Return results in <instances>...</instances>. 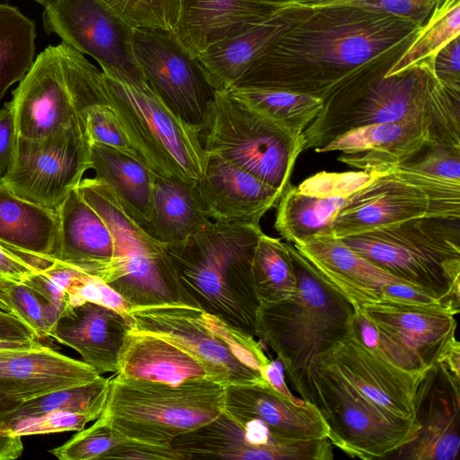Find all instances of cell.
<instances>
[{"mask_svg":"<svg viewBox=\"0 0 460 460\" xmlns=\"http://www.w3.org/2000/svg\"><path fill=\"white\" fill-rule=\"evenodd\" d=\"M429 144L460 146V130L430 118H407L351 129L318 153L340 151L342 155L337 159L350 167L386 172L412 158Z\"/></svg>","mask_w":460,"mask_h":460,"instance_id":"obj_16","label":"cell"},{"mask_svg":"<svg viewBox=\"0 0 460 460\" xmlns=\"http://www.w3.org/2000/svg\"><path fill=\"white\" fill-rule=\"evenodd\" d=\"M432 69L436 79L442 85L460 91L459 36L450 40L436 54Z\"/></svg>","mask_w":460,"mask_h":460,"instance_id":"obj_51","label":"cell"},{"mask_svg":"<svg viewBox=\"0 0 460 460\" xmlns=\"http://www.w3.org/2000/svg\"><path fill=\"white\" fill-rule=\"evenodd\" d=\"M380 173L383 172L360 170L344 172H321L305 179L296 189L302 193L320 198L348 199Z\"/></svg>","mask_w":460,"mask_h":460,"instance_id":"obj_45","label":"cell"},{"mask_svg":"<svg viewBox=\"0 0 460 460\" xmlns=\"http://www.w3.org/2000/svg\"><path fill=\"white\" fill-rule=\"evenodd\" d=\"M460 36V0H441L413 40L386 71L394 75L422 62L433 63L436 54Z\"/></svg>","mask_w":460,"mask_h":460,"instance_id":"obj_40","label":"cell"},{"mask_svg":"<svg viewBox=\"0 0 460 460\" xmlns=\"http://www.w3.org/2000/svg\"><path fill=\"white\" fill-rule=\"evenodd\" d=\"M279 7L257 0H181L175 36L197 57L210 45L240 32Z\"/></svg>","mask_w":460,"mask_h":460,"instance_id":"obj_31","label":"cell"},{"mask_svg":"<svg viewBox=\"0 0 460 460\" xmlns=\"http://www.w3.org/2000/svg\"><path fill=\"white\" fill-rule=\"evenodd\" d=\"M260 225L210 220L184 241L166 244L178 277L198 307L255 337L261 303L252 273Z\"/></svg>","mask_w":460,"mask_h":460,"instance_id":"obj_3","label":"cell"},{"mask_svg":"<svg viewBox=\"0 0 460 460\" xmlns=\"http://www.w3.org/2000/svg\"><path fill=\"white\" fill-rule=\"evenodd\" d=\"M4 105L12 111L17 136L23 138L44 137L78 120L57 46L36 57Z\"/></svg>","mask_w":460,"mask_h":460,"instance_id":"obj_20","label":"cell"},{"mask_svg":"<svg viewBox=\"0 0 460 460\" xmlns=\"http://www.w3.org/2000/svg\"><path fill=\"white\" fill-rule=\"evenodd\" d=\"M291 384L319 411L332 445L350 457L385 459L420 428L377 406L316 356Z\"/></svg>","mask_w":460,"mask_h":460,"instance_id":"obj_8","label":"cell"},{"mask_svg":"<svg viewBox=\"0 0 460 460\" xmlns=\"http://www.w3.org/2000/svg\"><path fill=\"white\" fill-rule=\"evenodd\" d=\"M392 66L365 75L324 101L304 131L305 150L318 153L351 129L407 118H430L460 130V91L442 85L432 63L385 75Z\"/></svg>","mask_w":460,"mask_h":460,"instance_id":"obj_2","label":"cell"},{"mask_svg":"<svg viewBox=\"0 0 460 460\" xmlns=\"http://www.w3.org/2000/svg\"><path fill=\"white\" fill-rule=\"evenodd\" d=\"M132 323L119 313L93 303L66 307L50 339L75 349L99 375L118 369L119 358Z\"/></svg>","mask_w":460,"mask_h":460,"instance_id":"obj_25","label":"cell"},{"mask_svg":"<svg viewBox=\"0 0 460 460\" xmlns=\"http://www.w3.org/2000/svg\"><path fill=\"white\" fill-rule=\"evenodd\" d=\"M37 271L31 263L0 244V281L23 283Z\"/></svg>","mask_w":460,"mask_h":460,"instance_id":"obj_54","label":"cell"},{"mask_svg":"<svg viewBox=\"0 0 460 460\" xmlns=\"http://www.w3.org/2000/svg\"><path fill=\"white\" fill-rule=\"evenodd\" d=\"M293 245L357 310L365 304L381 301L385 286L409 284L360 256L339 238L317 235Z\"/></svg>","mask_w":460,"mask_h":460,"instance_id":"obj_26","label":"cell"},{"mask_svg":"<svg viewBox=\"0 0 460 460\" xmlns=\"http://www.w3.org/2000/svg\"><path fill=\"white\" fill-rule=\"evenodd\" d=\"M286 243L296 270L297 290L288 299L261 304L255 336L277 354L293 383L314 357L349 334V322L357 309L318 274L292 243Z\"/></svg>","mask_w":460,"mask_h":460,"instance_id":"obj_4","label":"cell"},{"mask_svg":"<svg viewBox=\"0 0 460 460\" xmlns=\"http://www.w3.org/2000/svg\"><path fill=\"white\" fill-rule=\"evenodd\" d=\"M31 339H36V337L18 318L0 308V341Z\"/></svg>","mask_w":460,"mask_h":460,"instance_id":"obj_56","label":"cell"},{"mask_svg":"<svg viewBox=\"0 0 460 460\" xmlns=\"http://www.w3.org/2000/svg\"><path fill=\"white\" fill-rule=\"evenodd\" d=\"M259 2H262V3H267V4H275V5H278V6H280L275 3L272 2V0H257Z\"/></svg>","mask_w":460,"mask_h":460,"instance_id":"obj_61","label":"cell"},{"mask_svg":"<svg viewBox=\"0 0 460 460\" xmlns=\"http://www.w3.org/2000/svg\"><path fill=\"white\" fill-rule=\"evenodd\" d=\"M210 221L196 183L155 176L153 217L147 233L165 244L178 243Z\"/></svg>","mask_w":460,"mask_h":460,"instance_id":"obj_34","label":"cell"},{"mask_svg":"<svg viewBox=\"0 0 460 460\" xmlns=\"http://www.w3.org/2000/svg\"><path fill=\"white\" fill-rule=\"evenodd\" d=\"M307 12L305 7L281 5L267 17L199 54L197 58L213 89L227 92L234 87L251 64Z\"/></svg>","mask_w":460,"mask_h":460,"instance_id":"obj_27","label":"cell"},{"mask_svg":"<svg viewBox=\"0 0 460 460\" xmlns=\"http://www.w3.org/2000/svg\"><path fill=\"white\" fill-rule=\"evenodd\" d=\"M381 301L415 305L440 304L446 305L429 293L405 283H392L385 286L382 289Z\"/></svg>","mask_w":460,"mask_h":460,"instance_id":"obj_52","label":"cell"},{"mask_svg":"<svg viewBox=\"0 0 460 460\" xmlns=\"http://www.w3.org/2000/svg\"><path fill=\"white\" fill-rule=\"evenodd\" d=\"M0 308L18 318L36 337L50 339L59 312L24 283L0 281Z\"/></svg>","mask_w":460,"mask_h":460,"instance_id":"obj_42","label":"cell"},{"mask_svg":"<svg viewBox=\"0 0 460 460\" xmlns=\"http://www.w3.org/2000/svg\"><path fill=\"white\" fill-rule=\"evenodd\" d=\"M39 3L40 5L45 7L51 0H32Z\"/></svg>","mask_w":460,"mask_h":460,"instance_id":"obj_60","label":"cell"},{"mask_svg":"<svg viewBox=\"0 0 460 460\" xmlns=\"http://www.w3.org/2000/svg\"><path fill=\"white\" fill-rule=\"evenodd\" d=\"M199 321L226 344L239 361L261 376L270 359L266 356L254 336L233 327L202 310L199 313Z\"/></svg>","mask_w":460,"mask_h":460,"instance_id":"obj_44","label":"cell"},{"mask_svg":"<svg viewBox=\"0 0 460 460\" xmlns=\"http://www.w3.org/2000/svg\"><path fill=\"white\" fill-rule=\"evenodd\" d=\"M23 452L22 437L11 434L5 428H0V460H13Z\"/></svg>","mask_w":460,"mask_h":460,"instance_id":"obj_57","label":"cell"},{"mask_svg":"<svg viewBox=\"0 0 460 460\" xmlns=\"http://www.w3.org/2000/svg\"><path fill=\"white\" fill-rule=\"evenodd\" d=\"M136 59L155 93L181 120L201 132L215 90L197 57L171 32L137 28Z\"/></svg>","mask_w":460,"mask_h":460,"instance_id":"obj_14","label":"cell"},{"mask_svg":"<svg viewBox=\"0 0 460 460\" xmlns=\"http://www.w3.org/2000/svg\"><path fill=\"white\" fill-rule=\"evenodd\" d=\"M58 237L57 209L20 198L0 182V244L40 271L54 264Z\"/></svg>","mask_w":460,"mask_h":460,"instance_id":"obj_30","label":"cell"},{"mask_svg":"<svg viewBox=\"0 0 460 460\" xmlns=\"http://www.w3.org/2000/svg\"><path fill=\"white\" fill-rule=\"evenodd\" d=\"M115 375L171 385L190 379L215 380L200 361L181 347L135 330L126 336Z\"/></svg>","mask_w":460,"mask_h":460,"instance_id":"obj_32","label":"cell"},{"mask_svg":"<svg viewBox=\"0 0 460 460\" xmlns=\"http://www.w3.org/2000/svg\"><path fill=\"white\" fill-rule=\"evenodd\" d=\"M17 137L13 116L10 109L4 105L0 109V181L13 156Z\"/></svg>","mask_w":460,"mask_h":460,"instance_id":"obj_53","label":"cell"},{"mask_svg":"<svg viewBox=\"0 0 460 460\" xmlns=\"http://www.w3.org/2000/svg\"><path fill=\"white\" fill-rule=\"evenodd\" d=\"M399 165L442 180L460 182V146L429 144Z\"/></svg>","mask_w":460,"mask_h":460,"instance_id":"obj_47","label":"cell"},{"mask_svg":"<svg viewBox=\"0 0 460 460\" xmlns=\"http://www.w3.org/2000/svg\"><path fill=\"white\" fill-rule=\"evenodd\" d=\"M109 386L110 378L101 376L90 383L60 389L31 399L21 403L13 411L6 427L25 418L57 411L87 414L95 420L104 407Z\"/></svg>","mask_w":460,"mask_h":460,"instance_id":"obj_41","label":"cell"},{"mask_svg":"<svg viewBox=\"0 0 460 460\" xmlns=\"http://www.w3.org/2000/svg\"><path fill=\"white\" fill-rule=\"evenodd\" d=\"M21 403L0 393V428L6 427L10 415Z\"/></svg>","mask_w":460,"mask_h":460,"instance_id":"obj_58","label":"cell"},{"mask_svg":"<svg viewBox=\"0 0 460 460\" xmlns=\"http://www.w3.org/2000/svg\"><path fill=\"white\" fill-rule=\"evenodd\" d=\"M92 169L90 142L79 120L44 137H17L0 182L20 198L58 209Z\"/></svg>","mask_w":460,"mask_h":460,"instance_id":"obj_12","label":"cell"},{"mask_svg":"<svg viewBox=\"0 0 460 460\" xmlns=\"http://www.w3.org/2000/svg\"><path fill=\"white\" fill-rule=\"evenodd\" d=\"M80 273L82 272L54 262L49 268L34 273L23 283L61 314L66 306L67 289Z\"/></svg>","mask_w":460,"mask_h":460,"instance_id":"obj_49","label":"cell"},{"mask_svg":"<svg viewBox=\"0 0 460 460\" xmlns=\"http://www.w3.org/2000/svg\"><path fill=\"white\" fill-rule=\"evenodd\" d=\"M332 0H288L282 5H293L300 7H310L322 4Z\"/></svg>","mask_w":460,"mask_h":460,"instance_id":"obj_59","label":"cell"},{"mask_svg":"<svg viewBox=\"0 0 460 460\" xmlns=\"http://www.w3.org/2000/svg\"><path fill=\"white\" fill-rule=\"evenodd\" d=\"M308 12L274 40L234 86L282 89L323 102L357 79L394 64L421 26L350 5Z\"/></svg>","mask_w":460,"mask_h":460,"instance_id":"obj_1","label":"cell"},{"mask_svg":"<svg viewBox=\"0 0 460 460\" xmlns=\"http://www.w3.org/2000/svg\"><path fill=\"white\" fill-rule=\"evenodd\" d=\"M86 302L111 308L133 325L129 315L131 306L117 291L97 277L80 273L67 289L66 308Z\"/></svg>","mask_w":460,"mask_h":460,"instance_id":"obj_46","label":"cell"},{"mask_svg":"<svg viewBox=\"0 0 460 460\" xmlns=\"http://www.w3.org/2000/svg\"><path fill=\"white\" fill-rule=\"evenodd\" d=\"M224 411L236 421L258 420L279 438H328V428L314 405L294 403L265 381L226 385Z\"/></svg>","mask_w":460,"mask_h":460,"instance_id":"obj_24","label":"cell"},{"mask_svg":"<svg viewBox=\"0 0 460 460\" xmlns=\"http://www.w3.org/2000/svg\"><path fill=\"white\" fill-rule=\"evenodd\" d=\"M93 368L42 343L0 354V393L19 402L90 383Z\"/></svg>","mask_w":460,"mask_h":460,"instance_id":"obj_23","label":"cell"},{"mask_svg":"<svg viewBox=\"0 0 460 460\" xmlns=\"http://www.w3.org/2000/svg\"><path fill=\"white\" fill-rule=\"evenodd\" d=\"M135 29L161 30L176 34L181 0H101Z\"/></svg>","mask_w":460,"mask_h":460,"instance_id":"obj_43","label":"cell"},{"mask_svg":"<svg viewBox=\"0 0 460 460\" xmlns=\"http://www.w3.org/2000/svg\"><path fill=\"white\" fill-rule=\"evenodd\" d=\"M460 371L444 358L427 368L414 396L415 437L385 459L457 460Z\"/></svg>","mask_w":460,"mask_h":460,"instance_id":"obj_17","label":"cell"},{"mask_svg":"<svg viewBox=\"0 0 460 460\" xmlns=\"http://www.w3.org/2000/svg\"><path fill=\"white\" fill-rule=\"evenodd\" d=\"M171 446L186 460H331L334 456L328 438H279L261 421H236L224 411L207 424L175 438Z\"/></svg>","mask_w":460,"mask_h":460,"instance_id":"obj_15","label":"cell"},{"mask_svg":"<svg viewBox=\"0 0 460 460\" xmlns=\"http://www.w3.org/2000/svg\"><path fill=\"white\" fill-rule=\"evenodd\" d=\"M441 0H332L323 5H350L410 19L421 27ZM310 6V7H314Z\"/></svg>","mask_w":460,"mask_h":460,"instance_id":"obj_50","label":"cell"},{"mask_svg":"<svg viewBox=\"0 0 460 460\" xmlns=\"http://www.w3.org/2000/svg\"><path fill=\"white\" fill-rule=\"evenodd\" d=\"M36 27L14 6L0 4V101L34 62Z\"/></svg>","mask_w":460,"mask_h":460,"instance_id":"obj_38","label":"cell"},{"mask_svg":"<svg viewBox=\"0 0 460 460\" xmlns=\"http://www.w3.org/2000/svg\"><path fill=\"white\" fill-rule=\"evenodd\" d=\"M90 158L95 178L107 183L127 212L147 230L155 174L133 156L97 142L90 143Z\"/></svg>","mask_w":460,"mask_h":460,"instance_id":"obj_33","label":"cell"},{"mask_svg":"<svg viewBox=\"0 0 460 460\" xmlns=\"http://www.w3.org/2000/svg\"><path fill=\"white\" fill-rule=\"evenodd\" d=\"M102 71L109 102L143 163L155 175L196 183L205 161L200 131L176 116L149 84Z\"/></svg>","mask_w":460,"mask_h":460,"instance_id":"obj_10","label":"cell"},{"mask_svg":"<svg viewBox=\"0 0 460 460\" xmlns=\"http://www.w3.org/2000/svg\"><path fill=\"white\" fill-rule=\"evenodd\" d=\"M252 273L261 304L276 303L296 293L297 279L287 243L263 232L254 250Z\"/></svg>","mask_w":460,"mask_h":460,"instance_id":"obj_39","label":"cell"},{"mask_svg":"<svg viewBox=\"0 0 460 460\" xmlns=\"http://www.w3.org/2000/svg\"><path fill=\"white\" fill-rule=\"evenodd\" d=\"M54 262L101 278L114 256V239L102 217L73 190L57 209Z\"/></svg>","mask_w":460,"mask_h":460,"instance_id":"obj_28","label":"cell"},{"mask_svg":"<svg viewBox=\"0 0 460 460\" xmlns=\"http://www.w3.org/2000/svg\"><path fill=\"white\" fill-rule=\"evenodd\" d=\"M390 414L415 420L414 396L422 373L397 367L347 335L316 356Z\"/></svg>","mask_w":460,"mask_h":460,"instance_id":"obj_21","label":"cell"},{"mask_svg":"<svg viewBox=\"0 0 460 460\" xmlns=\"http://www.w3.org/2000/svg\"><path fill=\"white\" fill-rule=\"evenodd\" d=\"M87 414L57 411L29 417L8 425L5 429L13 435L24 437L67 431H79L93 421Z\"/></svg>","mask_w":460,"mask_h":460,"instance_id":"obj_48","label":"cell"},{"mask_svg":"<svg viewBox=\"0 0 460 460\" xmlns=\"http://www.w3.org/2000/svg\"><path fill=\"white\" fill-rule=\"evenodd\" d=\"M61 67L75 111L89 142L112 146L143 163L109 102L102 71L75 50L62 58Z\"/></svg>","mask_w":460,"mask_h":460,"instance_id":"obj_29","label":"cell"},{"mask_svg":"<svg viewBox=\"0 0 460 460\" xmlns=\"http://www.w3.org/2000/svg\"><path fill=\"white\" fill-rule=\"evenodd\" d=\"M206 153L216 155L249 172L282 195L305 150L296 135L232 96L215 92L200 132Z\"/></svg>","mask_w":460,"mask_h":460,"instance_id":"obj_9","label":"cell"},{"mask_svg":"<svg viewBox=\"0 0 460 460\" xmlns=\"http://www.w3.org/2000/svg\"><path fill=\"white\" fill-rule=\"evenodd\" d=\"M200 311L186 305L142 306L131 307L129 315L132 330L156 335L181 347L225 386L264 382L260 374L239 361L226 344L200 323Z\"/></svg>","mask_w":460,"mask_h":460,"instance_id":"obj_19","label":"cell"},{"mask_svg":"<svg viewBox=\"0 0 460 460\" xmlns=\"http://www.w3.org/2000/svg\"><path fill=\"white\" fill-rule=\"evenodd\" d=\"M76 190L102 217L114 239V256L101 279L131 307L186 305L199 308L182 286L167 245L142 227L107 183L83 179Z\"/></svg>","mask_w":460,"mask_h":460,"instance_id":"obj_7","label":"cell"},{"mask_svg":"<svg viewBox=\"0 0 460 460\" xmlns=\"http://www.w3.org/2000/svg\"><path fill=\"white\" fill-rule=\"evenodd\" d=\"M459 221L414 218L339 239L377 267L460 311Z\"/></svg>","mask_w":460,"mask_h":460,"instance_id":"obj_5","label":"cell"},{"mask_svg":"<svg viewBox=\"0 0 460 460\" xmlns=\"http://www.w3.org/2000/svg\"><path fill=\"white\" fill-rule=\"evenodd\" d=\"M47 33L93 58L102 70L137 85L148 84L134 53L135 28L101 0H51L42 13Z\"/></svg>","mask_w":460,"mask_h":460,"instance_id":"obj_13","label":"cell"},{"mask_svg":"<svg viewBox=\"0 0 460 460\" xmlns=\"http://www.w3.org/2000/svg\"><path fill=\"white\" fill-rule=\"evenodd\" d=\"M196 188L206 215L222 223L260 225L261 218L282 196L244 170L206 152Z\"/></svg>","mask_w":460,"mask_h":460,"instance_id":"obj_22","label":"cell"},{"mask_svg":"<svg viewBox=\"0 0 460 460\" xmlns=\"http://www.w3.org/2000/svg\"><path fill=\"white\" fill-rule=\"evenodd\" d=\"M227 92L296 135H304L323 105L314 96L282 89L234 86Z\"/></svg>","mask_w":460,"mask_h":460,"instance_id":"obj_37","label":"cell"},{"mask_svg":"<svg viewBox=\"0 0 460 460\" xmlns=\"http://www.w3.org/2000/svg\"><path fill=\"white\" fill-rule=\"evenodd\" d=\"M346 200L305 194L291 185L277 204L274 227L292 243L325 235Z\"/></svg>","mask_w":460,"mask_h":460,"instance_id":"obj_36","label":"cell"},{"mask_svg":"<svg viewBox=\"0 0 460 460\" xmlns=\"http://www.w3.org/2000/svg\"><path fill=\"white\" fill-rule=\"evenodd\" d=\"M374 324L361 343L394 366L422 373L441 360L459 341L456 315L459 311L440 305L379 301L360 306Z\"/></svg>","mask_w":460,"mask_h":460,"instance_id":"obj_11","label":"cell"},{"mask_svg":"<svg viewBox=\"0 0 460 460\" xmlns=\"http://www.w3.org/2000/svg\"><path fill=\"white\" fill-rule=\"evenodd\" d=\"M225 385L211 379L171 385L140 379L110 378L109 392L95 423L133 440L171 445L177 437L219 416Z\"/></svg>","mask_w":460,"mask_h":460,"instance_id":"obj_6","label":"cell"},{"mask_svg":"<svg viewBox=\"0 0 460 460\" xmlns=\"http://www.w3.org/2000/svg\"><path fill=\"white\" fill-rule=\"evenodd\" d=\"M60 460H182L171 445H153L129 439L111 429L93 423L69 440L49 450Z\"/></svg>","mask_w":460,"mask_h":460,"instance_id":"obj_35","label":"cell"},{"mask_svg":"<svg viewBox=\"0 0 460 460\" xmlns=\"http://www.w3.org/2000/svg\"><path fill=\"white\" fill-rule=\"evenodd\" d=\"M261 376L270 387L286 399L299 405L306 404V402L296 397L288 389L284 379V367L279 358L277 360H270L264 367Z\"/></svg>","mask_w":460,"mask_h":460,"instance_id":"obj_55","label":"cell"},{"mask_svg":"<svg viewBox=\"0 0 460 460\" xmlns=\"http://www.w3.org/2000/svg\"><path fill=\"white\" fill-rule=\"evenodd\" d=\"M420 217L460 219V215L390 171L349 197L325 235L341 238Z\"/></svg>","mask_w":460,"mask_h":460,"instance_id":"obj_18","label":"cell"}]
</instances>
